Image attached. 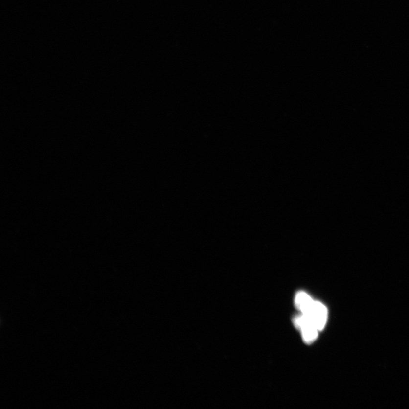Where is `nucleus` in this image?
<instances>
[{"instance_id":"7ed1b4c3","label":"nucleus","mask_w":409,"mask_h":409,"mask_svg":"<svg viewBox=\"0 0 409 409\" xmlns=\"http://www.w3.org/2000/svg\"><path fill=\"white\" fill-rule=\"evenodd\" d=\"M314 302L315 301L305 292H299L295 296V306L304 315L308 313Z\"/></svg>"},{"instance_id":"f03ea898","label":"nucleus","mask_w":409,"mask_h":409,"mask_svg":"<svg viewBox=\"0 0 409 409\" xmlns=\"http://www.w3.org/2000/svg\"><path fill=\"white\" fill-rule=\"evenodd\" d=\"M327 314V309L325 306L321 302L315 301L308 313L305 315L309 317L319 331H321L325 327Z\"/></svg>"},{"instance_id":"f257e3e1","label":"nucleus","mask_w":409,"mask_h":409,"mask_svg":"<svg viewBox=\"0 0 409 409\" xmlns=\"http://www.w3.org/2000/svg\"><path fill=\"white\" fill-rule=\"evenodd\" d=\"M294 323L301 331L303 340L306 343H311L316 340L319 330L308 316L301 314L295 317Z\"/></svg>"}]
</instances>
